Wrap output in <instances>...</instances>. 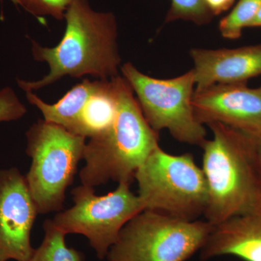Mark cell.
Instances as JSON below:
<instances>
[{
	"label": "cell",
	"instance_id": "cell-8",
	"mask_svg": "<svg viewBox=\"0 0 261 261\" xmlns=\"http://www.w3.org/2000/svg\"><path fill=\"white\" fill-rule=\"evenodd\" d=\"M130 185L119 183L116 190L102 196L96 195L92 187H75L71 192L74 205L58 212L51 221L65 234L86 237L98 258L102 260L123 226L144 210Z\"/></svg>",
	"mask_w": 261,
	"mask_h": 261
},
{
	"label": "cell",
	"instance_id": "cell-21",
	"mask_svg": "<svg viewBox=\"0 0 261 261\" xmlns=\"http://www.w3.org/2000/svg\"><path fill=\"white\" fill-rule=\"evenodd\" d=\"M254 161L261 187V136L254 137Z\"/></svg>",
	"mask_w": 261,
	"mask_h": 261
},
{
	"label": "cell",
	"instance_id": "cell-14",
	"mask_svg": "<svg viewBox=\"0 0 261 261\" xmlns=\"http://www.w3.org/2000/svg\"><path fill=\"white\" fill-rule=\"evenodd\" d=\"M116 112V91L113 78L99 80L97 89L81 113L73 134L85 138L100 135L111 126Z\"/></svg>",
	"mask_w": 261,
	"mask_h": 261
},
{
	"label": "cell",
	"instance_id": "cell-11",
	"mask_svg": "<svg viewBox=\"0 0 261 261\" xmlns=\"http://www.w3.org/2000/svg\"><path fill=\"white\" fill-rule=\"evenodd\" d=\"M195 89L217 84H243L261 75V44L235 49L193 48Z\"/></svg>",
	"mask_w": 261,
	"mask_h": 261
},
{
	"label": "cell",
	"instance_id": "cell-19",
	"mask_svg": "<svg viewBox=\"0 0 261 261\" xmlns=\"http://www.w3.org/2000/svg\"><path fill=\"white\" fill-rule=\"evenodd\" d=\"M27 111L13 89L5 87L0 90V122L16 121L23 117Z\"/></svg>",
	"mask_w": 261,
	"mask_h": 261
},
{
	"label": "cell",
	"instance_id": "cell-3",
	"mask_svg": "<svg viewBox=\"0 0 261 261\" xmlns=\"http://www.w3.org/2000/svg\"><path fill=\"white\" fill-rule=\"evenodd\" d=\"M202 170L207 187L203 216L213 226L251 210L261 202L254 161V137L221 123L207 125Z\"/></svg>",
	"mask_w": 261,
	"mask_h": 261
},
{
	"label": "cell",
	"instance_id": "cell-12",
	"mask_svg": "<svg viewBox=\"0 0 261 261\" xmlns=\"http://www.w3.org/2000/svg\"><path fill=\"white\" fill-rule=\"evenodd\" d=\"M232 255L261 261V202L251 210L215 225L200 250V258Z\"/></svg>",
	"mask_w": 261,
	"mask_h": 261
},
{
	"label": "cell",
	"instance_id": "cell-23",
	"mask_svg": "<svg viewBox=\"0 0 261 261\" xmlns=\"http://www.w3.org/2000/svg\"><path fill=\"white\" fill-rule=\"evenodd\" d=\"M10 1H11L13 4L18 5V2H17V0H10Z\"/></svg>",
	"mask_w": 261,
	"mask_h": 261
},
{
	"label": "cell",
	"instance_id": "cell-17",
	"mask_svg": "<svg viewBox=\"0 0 261 261\" xmlns=\"http://www.w3.org/2000/svg\"><path fill=\"white\" fill-rule=\"evenodd\" d=\"M214 17L205 0H171L165 22L181 20L202 25L210 23Z\"/></svg>",
	"mask_w": 261,
	"mask_h": 261
},
{
	"label": "cell",
	"instance_id": "cell-22",
	"mask_svg": "<svg viewBox=\"0 0 261 261\" xmlns=\"http://www.w3.org/2000/svg\"><path fill=\"white\" fill-rule=\"evenodd\" d=\"M254 27H261V6L255 18L249 25V28H254Z\"/></svg>",
	"mask_w": 261,
	"mask_h": 261
},
{
	"label": "cell",
	"instance_id": "cell-9",
	"mask_svg": "<svg viewBox=\"0 0 261 261\" xmlns=\"http://www.w3.org/2000/svg\"><path fill=\"white\" fill-rule=\"evenodd\" d=\"M37 203L25 176L18 168L0 171V258L27 261L34 249L31 232L37 215Z\"/></svg>",
	"mask_w": 261,
	"mask_h": 261
},
{
	"label": "cell",
	"instance_id": "cell-18",
	"mask_svg": "<svg viewBox=\"0 0 261 261\" xmlns=\"http://www.w3.org/2000/svg\"><path fill=\"white\" fill-rule=\"evenodd\" d=\"M76 0H17L18 5L36 17L50 16L62 20Z\"/></svg>",
	"mask_w": 261,
	"mask_h": 261
},
{
	"label": "cell",
	"instance_id": "cell-5",
	"mask_svg": "<svg viewBox=\"0 0 261 261\" xmlns=\"http://www.w3.org/2000/svg\"><path fill=\"white\" fill-rule=\"evenodd\" d=\"M25 135V152L32 159L25 178L39 213L60 212L84 159L86 138L44 120L33 124Z\"/></svg>",
	"mask_w": 261,
	"mask_h": 261
},
{
	"label": "cell",
	"instance_id": "cell-16",
	"mask_svg": "<svg viewBox=\"0 0 261 261\" xmlns=\"http://www.w3.org/2000/svg\"><path fill=\"white\" fill-rule=\"evenodd\" d=\"M261 6V0H239L231 11L220 20L219 32L226 39L241 37L243 30L249 28Z\"/></svg>",
	"mask_w": 261,
	"mask_h": 261
},
{
	"label": "cell",
	"instance_id": "cell-15",
	"mask_svg": "<svg viewBox=\"0 0 261 261\" xmlns=\"http://www.w3.org/2000/svg\"><path fill=\"white\" fill-rule=\"evenodd\" d=\"M43 228L42 243L34 249L32 257L27 261H84L82 252L67 246L66 234L57 228L51 220H45Z\"/></svg>",
	"mask_w": 261,
	"mask_h": 261
},
{
	"label": "cell",
	"instance_id": "cell-20",
	"mask_svg": "<svg viewBox=\"0 0 261 261\" xmlns=\"http://www.w3.org/2000/svg\"><path fill=\"white\" fill-rule=\"evenodd\" d=\"M214 16L226 11L232 6L234 0H205Z\"/></svg>",
	"mask_w": 261,
	"mask_h": 261
},
{
	"label": "cell",
	"instance_id": "cell-2",
	"mask_svg": "<svg viewBox=\"0 0 261 261\" xmlns=\"http://www.w3.org/2000/svg\"><path fill=\"white\" fill-rule=\"evenodd\" d=\"M113 81L116 118L107 130L86 144V164L80 173L82 185L92 188L109 181L132 183L136 171L159 146V133L147 123L129 84L120 75Z\"/></svg>",
	"mask_w": 261,
	"mask_h": 261
},
{
	"label": "cell",
	"instance_id": "cell-7",
	"mask_svg": "<svg viewBox=\"0 0 261 261\" xmlns=\"http://www.w3.org/2000/svg\"><path fill=\"white\" fill-rule=\"evenodd\" d=\"M123 78L137 95L145 119L152 129L169 132L182 143L202 147L206 130L196 119L192 107L193 69L169 80H159L142 73L130 63L121 65Z\"/></svg>",
	"mask_w": 261,
	"mask_h": 261
},
{
	"label": "cell",
	"instance_id": "cell-1",
	"mask_svg": "<svg viewBox=\"0 0 261 261\" xmlns=\"http://www.w3.org/2000/svg\"><path fill=\"white\" fill-rule=\"evenodd\" d=\"M64 19V35L56 47H44L32 41L34 59L47 63L49 72L37 81L18 80L25 92L39 90L65 76L90 75L108 80L119 75L121 58L116 15L94 10L88 0H76L67 10Z\"/></svg>",
	"mask_w": 261,
	"mask_h": 261
},
{
	"label": "cell",
	"instance_id": "cell-24",
	"mask_svg": "<svg viewBox=\"0 0 261 261\" xmlns=\"http://www.w3.org/2000/svg\"><path fill=\"white\" fill-rule=\"evenodd\" d=\"M0 261H3V260H2V259H1V258H0Z\"/></svg>",
	"mask_w": 261,
	"mask_h": 261
},
{
	"label": "cell",
	"instance_id": "cell-6",
	"mask_svg": "<svg viewBox=\"0 0 261 261\" xmlns=\"http://www.w3.org/2000/svg\"><path fill=\"white\" fill-rule=\"evenodd\" d=\"M207 221H189L144 210L128 221L107 255L109 261H186L212 231Z\"/></svg>",
	"mask_w": 261,
	"mask_h": 261
},
{
	"label": "cell",
	"instance_id": "cell-10",
	"mask_svg": "<svg viewBox=\"0 0 261 261\" xmlns=\"http://www.w3.org/2000/svg\"><path fill=\"white\" fill-rule=\"evenodd\" d=\"M192 107L203 126L221 123L250 137L261 136V87L217 84L195 89Z\"/></svg>",
	"mask_w": 261,
	"mask_h": 261
},
{
	"label": "cell",
	"instance_id": "cell-13",
	"mask_svg": "<svg viewBox=\"0 0 261 261\" xmlns=\"http://www.w3.org/2000/svg\"><path fill=\"white\" fill-rule=\"evenodd\" d=\"M99 80H84L75 85L54 104L44 102L32 91H25L27 99L41 111L44 121L63 127L73 133L81 113L99 85Z\"/></svg>",
	"mask_w": 261,
	"mask_h": 261
},
{
	"label": "cell",
	"instance_id": "cell-4",
	"mask_svg": "<svg viewBox=\"0 0 261 261\" xmlns=\"http://www.w3.org/2000/svg\"><path fill=\"white\" fill-rule=\"evenodd\" d=\"M135 179L144 210L189 221L205 212L207 183L192 154H171L158 146L136 171Z\"/></svg>",
	"mask_w": 261,
	"mask_h": 261
}]
</instances>
